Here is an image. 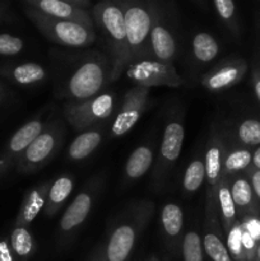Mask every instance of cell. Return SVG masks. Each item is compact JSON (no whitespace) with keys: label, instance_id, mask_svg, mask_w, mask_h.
Instances as JSON below:
<instances>
[{"label":"cell","instance_id":"1","mask_svg":"<svg viewBox=\"0 0 260 261\" xmlns=\"http://www.w3.org/2000/svg\"><path fill=\"white\" fill-rule=\"evenodd\" d=\"M54 86L59 98L82 102L99 94L111 82L107 54L97 50L54 53Z\"/></svg>","mask_w":260,"mask_h":261},{"label":"cell","instance_id":"2","mask_svg":"<svg viewBox=\"0 0 260 261\" xmlns=\"http://www.w3.org/2000/svg\"><path fill=\"white\" fill-rule=\"evenodd\" d=\"M94 30L99 31L112 65L111 82H116L130 64V51L125 30L121 2L97 3L92 9Z\"/></svg>","mask_w":260,"mask_h":261},{"label":"cell","instance_id":"3","mask_svg":"<svg viewBox=\"0 0 260 261\" xmlns=\"http://www.w3.org/2000/svg\"><path fill=\"white\" fill-rule=\"evenodd\" d=\"M154 204L139 200L127 206L111 226L103 247L106 261H130L143 231L152 219Z\"/></svg>","mask_w":260,"mask_h":261},{"label":"cell","instance_id":"4","mask_svg":"<svg viewBox=\"0 0 260 261\" xmlns=\"http://www.w3.org/2000/svg\"><path fill=\"white\" fill-rule=\"evenodd\" d=\"M23 12L28 19L35 24L42 36L48 41L66 47L83 48L88 47L96 41L97 35L94 28H89L81 23L71 20L58 19L37 12L23 3Z\"/></svg>","mask_w":260,"mask_h":261},{"label":"cell","instance_id":"5","mask_svg":"<svg viewBox=\"0 0 260 261\" xmlns=\"http://www.w3.org/2000/svg\"><path fill=\"white\" fill-rule=\"evenodd\" d=\"M125 30L130 51V63L149 56V36L154 22L157 4L150 2H121Z\"/></svg>","mask_w":260,"mask_h":261},{"label":"cell","instance_id":"6","mask_svg":"<svg viewBox=\"0 0 260 261\" xmlns=\"http://www.w3.org/2000/svg\"><path fill=\"white\" fill-rule=\"evenodd\" d=\"M64 127L59 121L50 122L30 144L18 161L15 170L22 175H31L51 162L64 142Z\"/></svg>","mask_w":260,"mask_h":261},{"label":"cell","instance_id":"7","mask_svg":"<svg viewBox=\"0 0 260 261\" xmlns=\"http://www.w3.org/2000/svg\"><path fill=\"white\" fill-rule=\"evenodd\" d=\"M115 109L112 93H99L82 102H66L64 105V117L76 132H86L98 122L109 119Z\"/></svg>","mask_w":260,"mask_h":261},{"label":"cell","instance_id":"8","mask_svg":"<svg viewBox=\"0 0 260 261\" xmlns=\"http://www.w3.org/2000/svg\"><path fill=\"white\" fill-rule=\"evenodd\" d=\"M101 186V177H93L74 198L59 222L58 244H68L76 231L83 226L93 208Z\"/></svg>","mask_w":260,"mask_h":261},{"label":"cell","instance_id":"9","mask_svg":"<svg viewBox=\"0 0 260 261\" xmlns=\"http://www.w3.org/2000/svg\"><path fill=\"white\" fill-rule=\"evenodd\" d=\"M125 75L137 87H176L183 86L184 81L176 71L173 64L162 63L153 58L132 61L125 69Z\"/></svg>","mask_w":260,"mask_h":261},{"label":"cell","instance_id":"10","mask_svg":"<svg viewBox=\"0 0 260 261\" xmlns=\"http://www.w3.org/2000/svg\"><path fill=\"white\" fill-rule=\"evenodd\" d=\"M227 147L221 135L213 130L206 145L204 167L206 184V217H218L217 213V189L223 177V160Z\"/></svg>","mask_w":260,"mask_h":261},{"label":"cell","instance_id":"11","mask_svg":"<svg viewBox=\"0 0 260 261\" xmlns=\"http://www.w3.org/2000/svg\"><path fill=\"white\" fill-rule=\"evenodd\" d=\"M45 126L46 122L43 121L42 114H40L22 125L10 137L5 147L0 152V178L4 177L13 167L15 168L23 153L30 147L31 143L42 133Z\"/></svg>","mask_w":260,"mask_h":261},{"label":"cell","instance_id":"12","mask_svg":"<svg viewBox=\"0 0 260 261\" xmlns=\"http://www.w3.org/2000/svg\"><path fill=\"white\" fill-rule=\"evenodd\" d=\"M23 3L48 17L71 20L94 28L92 18L93 5L87 0H25Z\"/></svg>","mask_w":260,"mask_h":261},{"label":"cell","instance_id":"13","mask_svg":"<svg viewBox=\"0 0 260 261\" xmlns=\"http://www.w3.org/2000/svg\"><path fill=\"white\" fill-rule=\"evenodd\" d=\"M149 88L133 87L125 93L121 107L111 125V137L119 138L129 133L142 119L149 105Z\"/></svg>","mask_w":260,"mask_h":261},{"label":"cell","instance_id":"14","mask_svg":"<svg viewBox=\"0 0 260 261\" xmlns=\"http://www.w3.org/2000/svg\"><path fill=\"white\" fill-rule=\"evenodd\" d=\"M185 139V129L180 120H171L163 130L161 140L160 153H158L157 166L154 170V181L161 185L168 171L175 166L181 154Z\"/></svg>","mask_w":260,"mask_h":261},{"label":"cell","instance_id":"15","mask_svg":"<svg viewBox=\"0 0 260 261\" xmlns=\"http://www.w3.org/2000/svg\"><path fill=\"white\" fill-rule=\"evenodd\" d=\"M247 71L244 59H227L217 64L201 78V86L209 92H221L236 86Z\"/></svg>","mask_w":260,"mask_h":261},{"label":"cell","instance_id":"16","mask_svg":"<svg viewBox=\"0 0 260 261\" xmlns=\"http://www.w3.org/2000/svg\"><path fill=\"white\" fill-rule=\"evenodd\" d=\"M176 53V40L172 32L163 23L161 9L158 8L149 36V56L162 63L173 64Z\"/></svg>","mask_w":260,"mask_h":261},{"label":"cell","instance_id":"17","mask_svg":"<svg viewBox=\"0 0 260 261\" xmlns=\"http://www.w3.org/2000/svg\"><path fill=\"white\" fill-rule=\"evenodd\" d=\"M51 181H42V182L32 186V188L25 191L22 204L19 206V211H18L17 217H15L14 226H31V223L37 218L38 214L43 212L46 201H47Z\"/></svg>","mask_w":260,"mask_h":261},{"label":"cell","instance_id":"18","mask_svg":"<svg viewBox=\"0 0 260 261\" xmlns=\"http://www.w3.org/2000/svg\"><path fill=\"white\" fill-rule=\"evenodd\" d=\"M229 188L239 221L247 217H259L260 205L246 175L241 173L229 178Z\"/></svg>","mask_w":260,"mask_h":261},{"label":"cell","instance_id":"19","mask_svg":"<svg viewBox=\"0 0 260 261\" xmlns=\"http://www.w3.org/2000/svg\"><path fill=\"white\" fill-rule=\"evenodd\" d=\"M0 74L19 86H35L47 79V70L41 64L22 63L0 68Z\"/></svg>","mask_w":260,"mask_h":261},{"label":"cell","instance_id":"20","mask_svg":"<svg viewBox=\"0 0 260 261\" xmlns=\"http://www.w3.org/2000/svg\"><path fill=\"white\" fill-rule=\"evenodd\" d=\"M154 158V149L152 145L143 144L135 148L127 157L125 165V182L133 184L142 178L150 170Z\"/></svg>","mask_w":260,"mask_h":261},{"label":"cell","instance_id":"21","mask_svg":"<svg viewBox=\"0 0 260 261\" xmlns=\"http://www.w3.org/2000/svg\"><path fill=\"white\" fill-rule=\"evenodd\" d=\"M204 254L212 261H233L219 234L218 217H206L203 237Z\"/></svg>","mask_w":260,"mask_h":261},{"label":"cell","instance_id":"22","mask_svg":"<svg viewBox=\"0 0 260 261\" xmlns=\"http://www.w3.org/2000/svg\"><path fill=\"white\" fill-rule=\"evenodd\" d=\"M102 138H103V130L99 127H92L86 132H82L70 143L66 155L74 162L86 160L101 145Z\"/></svg>","mask_w":260,"mask_h":261},{"label":"cell","instance_id":"23","mask_svg":"<svg viewBox=\"0 0 260 261\" xmlns=\"http://www.w3.org/2000/svg\"><path fill=\"white\" fill-rule=\"evenodd\" d=\"M217 213L221 219L224 233H228L229 229L239 222L236 206H235L233 199L231 195L229 178L224 177V176L222 177L218 189H217Z\"/></svg>","mask_w":260,"mask_h":261},{"label":"cell","instance_id":"24","mask_svg":"<svg viewBox=\"0 0 260 261\" xmlns=\"http://www.w3.org/2000/svg\"><path fill=\"white\" fill-rule=\"evenodd\" d=\"M74 188V178L70 175H63L51 182L48 190L47 201L43 208V216L51 218L59 212V209L64 205L66 199L70 196Z\"/></svg>","mask_w":260,"mask_h":261},{"label":"cell","instance_id":"25","mask_svg":"<svg viewBox=\"0 0 260 261\" xmlns=\"http://www.w3.org/2000/svg\"><path fill=\"white\" fill-rule=\"evenodd\" d=\"M9 244L17 261H30L37 252V242L28 227L14 226L9 236Z\"/></svg>","mask_w":260,"mask_h":261},{"label":"cell","instance_id":"26","mask_svg":"<svg viewBox=\"0 0 260 261\" xmlns=\"http://www.w3.org/2000/svg\"><path fill=\"white\" fill-rule=\"evenodd\" d=\"M161 226L171 247L180 237L184 228V211L176 203H167L161 211Z\"/></svg>","mask_w":260,"mask_h":261},{"label":"cell","instance_id":"27","mask_svg":"<svg viewBox=\"0 0 260 261\" xmlns=\"http://www.w3.org/2000/svg\"><path fill=\"white\" fill-rule=\"evenodd\" d=\"M252 163V152L249 148L227 149L223 160V176L232 178L242 172H246Z\"/></svg>","mask_w":260,"mask_h":261},{"label":"cell","instance_id":"28","mask_svg":"<svg viewBox=\"0 0 260 261\" xmlns=\"http://www.w3.org/2000/svg\"><path fill=\"white\" fill-rule=\"evenodd\" d=\"M194 58L199 63H211L219 54V43L211 33L199 32L193 38Z\"/></svg>","mask_w":260,"mask_h":261},{"label":"cell","instance_id":"29","mask_svg":"<svg viewBox=\"0 0 260 261\" xmlns=\"http://www.w3.org/2000/svg\"><path fill=\"white\" fill-rule=\"evenodd\" d=\"M205 184V167L204 160L195 158L190 161L183 177V189L186 194H194Z\"/></svg>","mask_w":260,"mask_h":261},{"label":"cell","instance_id":"30","mask_svg":"<svg viewBox=\"0 0 260 261\" xmlns=\"http://www.w3.org/2000/svg\"><path fill=\"white\" fill-rule=\"evenodd\" d=\"M181 254L184 261H204L203 240L196 231H188L181 242Z\"/></svg>","mask_w":260,"mask_h":261},{"label":"cell","instance_id":"31","mask_svg":"<svg viewBox=\"0 0 260 261\" xmlns=\"http://www.w3.org/2000/svg\"><path fill=\"white\" fill-rule=\"evenodd\" d=\"M236 138L245 148L260 145V120H242L236 129Z\"/></svg>","mask_w":260,"mask_h":261},{"label":"cell","instance_id":"32","mask_svg":"<svg viewBox=\"0 0 260 261\" xmlns=\"http://www.w3.org/2000/svg\"><path fill=\"white\" fill-rule=\"evenodd\" d=\"M213 7L222 22L232 31L237 32L239 24H237V13L236 4L232 0H214Z\"/></svg>","mask_w":260,"mask_h":261},{"label":"cell","instance_id":"33","mask_svg":"<svg viewBox=\"0 0 260 261\" xmlns=\"http://www.w3.org/2000/svg\"><path fill=\"white\" fill-rule=\"evenodd\" d=\"M227 242L226 246L229 255L233 261H246L244 247H242V226L241 222H237L233 227L226 233Z\"/></svg>","mask_w":260,"mask_h":261},{"label":"cell","instance_id":"34","mask_svg":"<svg viewBox=\"0 0 260 261\" xmlns=\"http://www.w3.org/2000/svg\"><path fill=\"white\" fill-rule=\"evenodd\" d=\"M24 48V41L17 36L0 33V55L13 56L20 54Z\"/></svg>","mask_w":260,"mask_h":261},{"label":"cell","instance_id":"35","mask_svg":"<svg viewBox=\"0 0 260 261\" xmlns=\"http://www.w3.org/2000/svg\"><path fill=\"white\" fill-rule=\"evenodd\" d=\"M245 175H246L247 178H249L250 184H251L252 191H254L255 194V198H256L257 203H259L260 205V171L255 170V168L251 166V167L246 171Z\"/></svg>","mask_w":260,"mask_h":261},{"label":"cell","instance_id":"36","mask_svg":"<svg viewBox=\"0 0 260 261\" xmlns=\"http://www.w3.org/2000/svg\"><path fill=\"white\" fill-rule=\"evenodd\" d=\"M0 261H17L7 237H0Z\"/></svg>","mask_w":260,"mask_h":261},{"label":"cell","instance_id":"37","mask_svg":"<svg viewBox=\"0 0 260 261\" xmlns=\"http://www.w3.org/2000/svg\"><path fill=\"white\" fill-rule=\"evenodd\" d=\"M252 82H254V91L255 96L260 102V69H256L254 71V76H252Z\"/></svg>","mask_w":260,"mask_h":261},{"label":"cell","instance_id":"38","mask_svg":"<svg viewBox=\"0 0 260 261\" xmlns=\"http://www.w3.org/2000/svg\"><path fill=\"white\" fill-rule=\"evenodd\" d=\"M252 167L255 170H259L260 171V145L256 147V149L252 152V163H251Z\"/></svg>","mask_w":260,"mask_h":261},{"label":"cell","instance_id":"39","mask_svg":"<svg viewBox=\"0 0 260 261\" xmlns=\"http://www.w3.org/2000/svg\"><path fill=\"white\" fill-rule=\"evenodd\" d=\"M91 261H106V259H105V252H103V247L99 246L98 249L94 251L93 256H92Z\"/></svg>","mask_w":260,"mask_h":261},{"label":"cell","instance_id":"40","mask_svg":"<svg viewBox=\"0 0 260 261\" xmlns=\"http://www.w3.org/2000/svg\"><path fill=\"white\" fill-rule=\"evenodd\" d=\"M252 261H260V242H259V244H257L256 251H255L254 259H252Z\"/></svg>","mask_w":260,"mask_h":261},{"label":"cell","instance_id":"41","mask_svg":"<svg viewBox=\"0 0 260 261\" xmlns=\"http://www.w3.org/2000/svg\"><path fill=\"white\" fill-rule=\"evenodd\" d=\"M4 94H5V88H4V86H3L2 82H0V101H2V99H3Z\"/></svg>","mask_w":260,"mask_h":261},{"label":"cell","instance_id":"42","mask_svg":"<svg viewBox=\"0 0 260 261\" xmlns=\"http://www.w3.org/2000/svg\"><path fill=\"white\" fill-rule=\"evenodd\" d=\"M145 261H160V259H158L157 256H154V255H152V256L148 257V259L145 260Z\"/></svg>","mask_w":260,"mask_h":261},{"label":"cell","instance_id":"43","mask_svg":"<svg viewBox=\"0 0 260 261\" xmlns=\"http://www.w3.org/2000/svg\"><path fill=\"white\" fill-rule=\"evenodd\" d=\"M0 19H2V10H0Z\"/></svg>","mask_w":260,"mask_h":261}]
</instances>
